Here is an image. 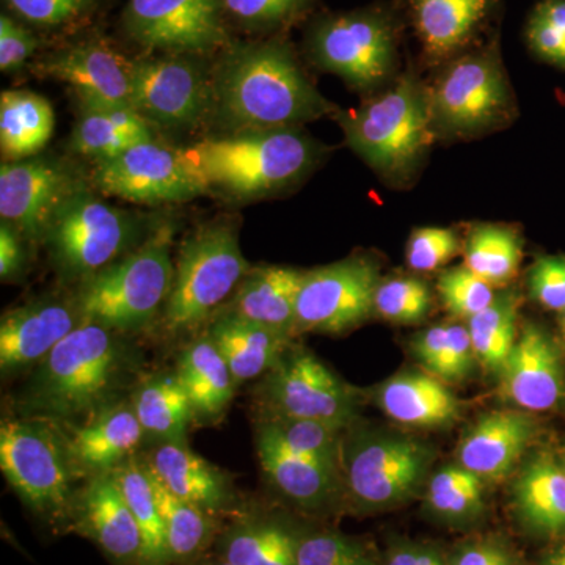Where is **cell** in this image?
<instances>
[{
  "mask_svg": "<svg viewBox=\"0 0 565 565\" xmlns=\"http://www.w3.org/2000/svg\"><path fill=\"white\" fill-rule=\"evenodd\" d=\"M221 0H129L125 20L134 39L170 52H204L225 41Z\"/></svg>",
  "mask_w": 565,
  "mask_h": 565,
  "instance_id": "16",
  "label": "cell"
},
{
  "mask_svg": "<svg viewBox=\"0 0 565 565\" xmlns=\"http://www.w3.org/2000/svg\"><path fill=\"white\" fill-rule=\"evenodd\" d=\"M303 522L244 505L223 522L212 552L234 565H297Z\"/></svg>",
  "mask_w": 565,
  "mask_h": 565,
  "instance_id": "24",
  "label": "cell"
},
{
  "mask_svg": "<svg viewBox=\"0 0 565 565\" xmlns=\"http://www.w3.org/2000/svg\"><path fill=\"white\" fill-rule=\"evenodd\" d=\"M303 270L266 266L248 270L234 292L230 313L296 337V308Z\"/></svg>",
  "mask_w": 565,
  "mask_h": 565,
  "instance_id": "29",
  "label": "cell"
},
{
  "mask_svg": "<svg viewBox=\"0 0 565 565\" xmlns=\"http://www.w3.org/2000/svg\"><path fill=\"white\" fill-rule=\"evenodd\" d=\"M218 111L243 131L289 128L332 110L282 44H248L223 62L214 87Z\"/></svg>",
  "mask_w": 565,
  "mask_h": 565,
  "instance_id": "2",
  "label": "cell"
},
{
  "mask_svg": "<svg viewBox=\"0 0 565 565\" xmlns=\"http://www.w3.org/2000/svg\"><path fill=\"white\" fill-rule=\"evenodd\" d=\"M411 351L427 374L446 385L463 384L479 366L467 323L429 327L412 338Z\"/></svg>",
  "mask_w": 565,
  "mask_h": 565,
  "instance_id": "38",
  "label": "cell"
},
{
  "mask_svg": "<svg viewBox=\"0 0 565 565\" xmlns=\"http://www.w3.org/2000/svg\"><path fill=\"white\" fill-rule=\"evenodd\" d=\"M62 427L74 467L84 481L92 476L110 473L131 459L145 438L131 399L126 397L79 426Z\"/></svg>",
  "mask_w": 565,
  "mask_h": 565,
  "instance_id": "27",
  "label": "cell"
},
{
  "mask_svg": "<svg viewBox=\"0 0 565 565\" xmlns=\"http://www.w3.org/2000/svg\"><path fill=\"white\" fill-rule=\"evenodd\" d=\"M189 565H234V564L228 563V561H226V559H223V557L218 556L217 553L211 552V553H207V555L200 557V559L193 561V563H191Z\"/></svg>",
  "mask_w": 565,
  "mask_h": 565,
  "instance_id": "56",
  "label": "cell"
},
{
  "mask_svg": "<svg viewBox=\"0 0 565 565\" xmlns=\"http://www.w3.org/2000/svg\"><path fill=\"white\" fill-rule=\"evenodd\" d=\"M384 565H449L444 550L429 542L396 541L386 550Z\"/></svg>",
  "mask_w": 565,
  "mask_h": 565,
  "instance_id": "53",
  "label": "cell"
},
{
  "mask_svg": "<svg viewBox=\"0 0 565 565\" xmlns=\"http://www.w3.org/2000/svg\"><path fill=\"white\" fill-rule=\"evenodd\" d=\"M318 65L359 88L390 76L394 62L392 31L374 14H340L321 22L311 39Z\"/></svg>",
  "mask_w": 565,
  "mask_h": 565,
  "instance_id": "14",
  "label": "cell"
},
{
  "mask_svg": "<svg viewBox=\"0 0 565 565\" xmlns=\"http://www.w3.org/2000/svg\"><path fill=\"white\" fill-rule=\"evenodd\" d=\"M248 270L250 266L241 252L232 223L203 226L181 247L172 291L162 310L163 332L181 334L195 330L236 291Z\"/></svg>",
  "mask_w": 565,
  "mask_h": 565,
  "instance_id": "8",
  "label": "cell"
},
{
  "mask_svg": "<svg viewBox=\"0 0 565 565\" xmlns=\"http://www.w3.org/2000/svg\"><path fill=\"white\" fill-rule=\"evenodd\" d=\"M262 416L311 419L351 427L359 423V390L323 364L313 352L291 344L263 375L258 386Z\"/></svg>",
  "mask_w": 565,
  "mask_h": 565,
  "instance_id": "9",
  "label": "cell"
},
{
  "mask_svg": "<svg viewBox=\"0 0 565 565\" xmlns=\"http://www.w3.org/2000/svg\"><path fill=\"white\" fill-rule=\"evenodd\" d=\"M527 41L542 61L565 70V0L539 3L527 24Z\"/></svg>",
  "mask_w": 565,
  "mask_h": 565,
  "instance_id": "46",
  "label": "cell"
},
{
  "mask_svg": "<svg viewBox=\"0 0 565 565\" xmlns=\"http://www.w3.org/2000/svg\"><path fill=\"white\" fill-rule=\"evenodd\" d=\"M207 188L243 196L264 195L291 184L315 161V148L291 128L243 131L204 140L184 151Z\"/></svg>",
  "mask_w": 565,
  "mask_h": 565,
  "instance_id": "7",
  "label": "cell"
},
{
  "mask_svg": "<svg viewBox=\"0 0 565 565\" xmlns=\"http://www.w3.org/2000/svg\"><path fill=\"white\" fill-rule=\"evenodd\" d=\"M93 181L104 193L148 204L188 202L207 189L184 151L152 140L98 161Z\"/></svg>",
  "mask_w": 565,
  "mask_h": 565,
  "instance_id": "13",
  "label": "cell"
},
{
  "mask_svg": "<svg viewBox=\"0 0 565 565\" xmlns=\"http://www.w3.org/2000/svg\"><path fill=\"white\" fill-rule=\"evenodd\" d=\"M433 308L429 286L419 278H382L374 296V315L393 323L423 322Z\"/></svg>",
  "mask_w": 565,
  "mask_h": 565,
  "instance_id": "44",
  "label": "cell"
},
{
  "mask_svg": "<svg viewBox=\"0 0 565 565\" xmlns=\"http://www.w3.org/2000/svg\"><path fill=\"white\" fill-rule=\"evenodd\" d=\"M0 468L33 515L65 533L81 476L65 429L39 416H6L0 424Z\"/></svg>",
  "mask_w": 565,
  "mask_h": 565,
  "instance_id": "5",
  "label": "cell"
},
{
  "mask_svg": "<svg viewBox=\"0 0 565 565\" xmlns=\"http://www.w3.org/2000/svg\"><path fill=\"white\" fill-rule=\"evenodd\" d=\"M82 322L74 302L39 300L7 311L0 322L3 377L39 366Z\"/></svg>",
  "mask_w": 565,
  "mask_h": 565,
  "instance_id": "23",
  "label": "cell"
},
{
  "mask_svg": "<svg viewBox=\"0 0 565 565\" xmlns=\"http://www.w3.org/2000/svg\"><path fill=\"white\" fill-rule=\"evenodd\" d=\"M39 41L7 14L0 17V70L2 73L20 70L35 52Z\"/></svg>",
  "mask_w": 565,
  "mask_h": 565,
  "instance_id": "52",
  "label": "cell"
},
{
  "mask_svg": "<svg viewBox=\"0 0 565 565\" xmlns=\"http://www.w3.org/2000/svg\"><path fill=\"white\" fill-rule=\"evenodd\" d=\"M375 404L393 422L416 429H449L462 416V401L426 371H405L375 388Z\"/></svg>",
  "mask_w": 565,
  "mask_h": 565,
  "instance_id": "28",
  "label": "cell"
},
{
  "mask_svg": "<svg viewBox=\"0 0 565 565\" xmlns=\"http://www.w3.org/2000/svg\"><path fill=\"white\" fill-rule=\"evenodd\" d=\"M535 565H565V541L553 544Z\"/></svg>",
  "mask_w": 565,
  "mask_h": 565,
  "instance_id": "55",
  "label": "cell"
},
{
  "mask_svg": "<svg viewBox=\"0 0 565 565\" xmlns=\"http://www.w3.org/2000/svg\"><path fill=\"white\" fill-rule=\"evenodd\" d=\"M520 305L522 294L515 288L503 289L486 310L467 321L479 366L497 377L503 371L519 337Z\"/></svg>",
  "mask_w": 565,
  "mask_h": 565,
  "instance_id": "39",
  "label": "cell"
},
{
  "mask_svg": "<svg viewBox=\"0 0 565 565\" xmlns=\"http://www.w3.org/2000/svg\"><path fill=\"white\" fill-rule=\"evenodd\" d=\"M79 191L61 163L47 159L3 162L0 169V215L29 241L46 237L62 204Z\"/></svg>",
  "mask_w": 565,
  "mask_h": 565,
  "instance_id": "17",
  "label": "cell"
},
{
  "mask_svg": "<svg viewBox=\"0 0 565 565\" xmlns=\"http://www.w3.org/2000/svg\"><path fill=\"white\" fill-rule=\"evenodd\" d=\"M143 462L167 490L218 519H230L245 505L230 476L195 455L188 444H159Z\"/></svg>",
  "mask_w": 565,
  "mask_h": 565,
  "instance_id": "25",
  "label": "cell"
},
{
  "mask_svg": "<svg viewBox=\"0 0 565 565\" xmlns=\"http://www.w3.org/2000/svg\"><path fill=\"white\" fill-rule=\"evenodd\" d=\"M557 323H559V338L565 345V308L561 313H557Z\"/></svg>",
  "mask_w": 565,
  "mask_h": 565,
  "instance_id": "57",
  "label": "cell"
},
{
  "mask_svg": "<svg viewBox=\"0 0 565 565\" xmlns=\"http://www.w3.org/2000/svg\"><path fill=\"white\" fill-rule=\"evenodd\" d=\"M429 90L437 136H478L511 120V88L493 52L451 63Z\"/></svg>",
  "mask_w": 565,
  "mask_h": 565,
  "instance_id": "10",
  "label": "cell"
},
{
  "mask_svg": "<svg viewBox=\"0 0 565 565\" xmlns=\"http://www.w3.org/2000/svg\"><path fill=\"white\" fill-rule=\"evenodd\" d=\"M493 289L490 282L471 273L467 266L446 270L437 282L438 296L445 310L452 318L463 319V321L481 313L493 302L497 296Z\"/></svg>",
  "mask_w": 565,
  "mask_h": 565,
  "instance_id": "45",
  "label": "cell"
},
{
  "mask_svg": "<svg viewBox=\"0 0 565 565\" xmlns=\"http://www.w3.org/2000/svg\"><path fill=\"white\" fill-rule=\"evenodd\" d=\"M542 433L537 416L520 408L482 414L460 438L457 463L486 482L514 476Z\"/></svg>",
  "mask_w": 565,
  "mask_h": 565,
  "instance_id": "19",
  "label": "cell"
},
{
  "mask_svg": "<svg viewBox=\"0 0 565 565\" xmlns=\"http://www.w3.org/2000/svg\"><path fill=\"white\" fill-rule=\"evenodd\" d=\"M44 241L63 273L85 280L125 250L131 241V221L79 189L62 204Z\"/></svg>",
  "mask_w": 565,
  "mask_h": 565,
  "instance_id": "12",
  "label": "cell"
},
{
  "mask_svg": "<svg viewBox=\"0 0 565 565\" xmlns=\"http://www.w3.org/2000/svg\"><path fill=\"white\" fill-rule=\"evenodd\" d=\"M54 131V111L43 96L3 92L0 96V147L10 161H21L46 147Z\"/></svg>",
  "mask_w": 565,
  "mask_h": 565,
  "instance_id": "37",
  "label": "cell"
},
{
  "mask_svg": "<svg viewBox=\"0 0 565 565\" xmlns=\"http://www.w3.org/2000/svg\"><path fill=\"white\" fill-rule=\"evenodd\" d=\"M381 267L371 258L352 256L305 273L297 297L294 332L344 333L374 315Z\"/></svg>",
  "mask_w": 565,
  "mask_h": 565,
  "instance_id": "11",
  "label": "cell"
},
{
  "mask_svg": "<svg viewBox=\"0 0 565 565\" xmlns=\"http://www.w3.org/2000/svg\"><path fill=\"white\" fill-rule=\"evenodd\" d=\"M256 451L269 484L297 511L307 515L343 512L340 468L294 455L259 429H256Z\"/></svg>",
  "mask_w": 565,
  "mask_h": 565,
  "instance_id": "22",
  "label": "cell"
},
{
  "mask_svg": "<svg viewBox=\"0 0 565 565\" xmlns=\"http://www.w3.org/2000/svg\"><path fill=\"white\" fill-rule=\"evenodd\" d=\"M256 429L263 430L285 446L294 455L319 460L341 470V448L344 427L333 426L311 419L281 418V416H259Z\"/></svg>",
  "mask_w": 565,
  "mask_h": 565,
  "instance_id": "42",
  "label": "cell"
},
{
  "mask_svg": "<svg viewBox=\"0 0 565 565\" xmlns=\"http://www.w3.org/2000/svg\"><path fill=\"white\" fill-rule=\"evenodd\" d=\"M210 88L202 73L184 61L134 62L132 107L147 120L184 128L203 117Z\"/></svg>",
  "mask_w": 565,
  "mask_h": 565,
  "instance_id": "20",
  "label": "cell"
},
{
  "mask_svg": "<svg viewBox=\"0 0 565 565\" xmlns=\"http://www.w3.org/2000/svg\"><path fill=\"white\" fill-rule=\"evenodd\" d=\"M437 452L412 435L352 424L341 448L343 512L371 515L411 503L423 492Z\"/></svg>",
  "mask_w": 565,
  "mask_h": 565,
  "instance_id": "3",
  "label": "cell"
},
{
  "mask_svg": "<svg viewBox=\"0 0 565 565\" xmlns=\"http://www.w3.org/2000/svg\"><path fill=\"white\" fill-rule=\"evenodd\" d=\"M150 140V125L134 107L81 103L71 148L77 154L95 158L98 162Z\"/></svg>",
  "mask_w": 565,
  "mask_h": 565,
  "instance_id": "33",
  "label": "cell"
},
{
  "mask_svg": "<svg viewBox=\"0 0 565 565\" xmlns=\"http://www.w3.org/2000/svg\"><path fill=\"white\" fill-rule=\"evenodd\" d=\"M486 486L460 463L438 468L424 487V514L452 530L478 526L487 515Z\"/></svg>",
  "mask_w": 565,
  "mask_h": 565,
  "instance_id": "34",
  "label": "cell"
},
{
  "mask_svg": "<svg viewBox=\"0 0 565 565\" xmlns=\"http://www.w3.org/2000/svg\"><path fill=\"white\" fill-rule=\"evenodd\" d=\"M24 264L20 233L11 228L9 223L2 222L0 226V277L3 281L17 277Z\"/></svg>",
  "mask_w": 565,
  "mask_h": 565,
  "instance_id": "54",
  "label": "cell"
},
{
  "mask_svg": "<svg viewBox=\"0 0 565 565\" xmlns=\"http://www.w3.org/2000/svg\"><path fill=\"white\" fill-rule=\"evenodd\" d=\"M120 332L82 321L33 367L18 403L20 415L79 426L103 408L125 399L136 386L139 353Z\"/></svg>",
  "mask_w": 565,
  "mask_h": 565,
  "instance_id": "1",
  "label": "cell"
},
{
  "mask_svg": "<svg viewBox=\"0 0 565 565\" xmlns=\"http://www.w3.org/2000/svg\"><path fill=\"white\" fill-rule=\"evenodd\" d=\"M500 392L530 414H565V345L542 323H520L514 349L498 375Z\"/></svg>",
  "mask_w": 565,
  "mask_h": 565,
  "instance_id": "15",
  "label": "cell"
},
{
  "mask_svg": "<svg viewBox=\"0 0 565 565\" xmlns=\"http://www.w3.org/2000/svg\"><path fill=\"white\" fill-rule=\"evenodd\" d=\"M490 0H412L416 32L433 58H445L468 43Z\"/></svg>",
  "mask_w": 565,
  "mask_h": 565,
  "instance_id": "36",
  "label": "cell"
},
{
  "mask_svg": "<svg viewBox=\"0 0 565 565\" xmlns=\"http://www.w3.org/2000/svg\"><path fill=\"white\" fill-rule=\"evenodd\" d=\"M129 399L145 437L158 445L185 444L195 415L177 371L143 375Z\"/></svg>",
  "mask_w": 565,
  "mask_h": 565,
  "instance_id": "32",
  "label": "cell"
},
{
  "mask_svg": "<svg viewBox=\"0 0 565 565\" xmlns=\"http://www.w3.org/2000/svg\"><path fill=\"white\" fill-rule=\"evenodd\" d=\"M527 292L535 303L561 313L565 308V255L535 259L526 278Z\"/></svg>",
  "mask_w": 565,
  "mask_h": 565,
  "instance_id": "49",
  "label": "cell"
},
{
  "mask_svg": "<svg viewBox=\"0 0 565 565\" xmlns=\"http://www.w3.org/2000/svg\"><path fill=\"white\" fill-rule=\"evenodd\" d=\"M511 514L523 534L535 541H565V468L555 449L534 448L515 471Z\"/></svg>",
  "mask_w": 565,
  "mask_h": 565,
  "instance_id": "21",
  "label": "cell"
},
{
  "mask_svg": "<svg viewBox=\"0 0 565 565\" xmlns=\"http://www.w3.org/2000/svg\"><path fill=\"white\" fill-rule=\"evenodd\" d=\"M460 252V241L451 228H419L407 244L408 267L415 273H434Z\"/></svg>",
  "mask_w": 565,
  "mask_h": 565,
  "instance_id": "47",
  "label": "cell"
},
{
  "mask_svg": "<svg viewBox=\"0 0 565 565\" xmlns=\"http://www.w3.org/2000/svg\"><path fill=\"white\" fill-rule=\"evenodd\" d=\"M559 456H561V460H563L564 468H565V445H564V448L561 449Z\"/></svg>",
  "mask_w": 565,
  "mask_h": 565,
  "instance_id": "58",
  "label": "cell"
},
{
  "mask_svg": "<svg viewBox=\"0 0 565 565\" xmlns=\"http://www.w3.org/2000/svg\"><path fill=\"white\" fill-rule=\"evenodd\" d=\"M150 476L161 511L170 565H189L211 553L225 520L181 500Z\"/></svg>",
  "mask_w": 565,
  "mask_h": 565,
  "instance_id": "35",
  "label": "cell"
},
{
  "mask_svg": "<svg viewBox=\"0 0 565 565\" xmlns=\"http://www.w3.org/2000/svg\"><path fill=\"white\" fill-rule=\"evenodd\" d=\"M222 9L252 28H270L294 17L307 0H221Z\"/></svg>",
  "mask_w": 565,
  "mask_h": 565,
  "instance_id": "50",
  "label": "cell"
},
{
  "mask_svg": "<svg viewBox=\"0 0 565 565\" xmlns=\"http://www.w3.org/2000/svg\"><path fill=\"white\" fill-rule=\"evenodd\" d=\"M141 535V565H170L166 531L150 471L136 456L111 471Z\"/></svg>",
  "mask_w": 565,
  "mask_h": 565,
  "instance_id": "40",
  "label": "cell"
},
{
  "mask_svg": "<svg viewBox=\"0 0 565 565\" xmlns=\"http://www.w3.org/2000/svg\"><path fill=\"white\" fill-rule=\"evenodd\" d=\"M132 68L134 62L107 44L90 41L52 55L40 73L66 82L81 103L132 107Z\"/></svg>",
  "mask_w": 565,
  "mask_h": 565,
  "instance_id": "26",
  "label": "cell"
},
{
  "mask_svg": "<svg viewBox=\"0 0 565 565\" xmlns=\"http://www.w3.org/2000/svg\"><path fill=\"white\" fill-rule=\"evenodd\" d=\"M170 241L172 228L163 226L139 250L82 280L73 300L82 321L120 333L147 327L172 291Z\"/></svg>",
  "mask_w": 565,
  "mask_h": 565,
  "instance_id": "6",
  "label": "cell"
},
{
  "mask_svg": "<svg viewBox=\"0 0 565 565\" xmlns=\"http://www.w3.org/2000/svg\"><path fill=\"white\" fill-rule=\"evenodd\" d=\"M174 371L191 399L195 422H221L232 404L237 384L222 353L206 333L185 345Z\"/></svg>",
  "mask_w": 565,
  "mask_h": 565,
  "instance_id": "31",
  "label": "cell"
},
{
  "mask_svg": "<svg viewBox=\"0 0 565 565\" xmlns=\"http://www.w3.org/2000/svg\"><path fill=\"white\" fill-rule=\"evenodd\" d=\"M448 557L449 565H527L516 546L497 533L470 535Z\"/></svg>",
  "mask_w": 565,
  "mask_h": 565,
  "instance_id": "48",
  "label": "cell"
},
{
  "mask_svg": "<svg viewBox=\"0 0 565 565\" xmlns=\"http://www.w3.org/2000/svg\"><path fill=\"white\" fill-rule=\"evenodd\" d=\"M297 565H384V559L363 539L305 523Z\"/></svg>",
  "mask_w": 565,
  "mask_h": 565,
  "instance_id": "43",
  "label": "cell"
},
{
  "mask_svg": "<svg viewBox=\"0 0 565 565\" xmlns=\"http://www.w3.org/2000/svg\"><path fill=\"white\" fill-rule=\"evenodd\" d=\"M338 120L349 147L394 184L411 180L437 136L430 90L411 73Z\"/></svg>",
  "mask_w": 565,
  "mask_h": 565,
  "instance_id": "4",
  "label": "cell"
},
{
  "mask_svg": "<svg viewBox=\"0 0 565 565\" xmlns=\"http://www.w3.org/2000/svg\"><path fill=\"white\" fill-rule=\"evenodd\" d=\"M7 3L22 20L41 28H55L84 13L90 0H7Z\"/></svg>",
  "mask_w": 565,
  "mask_h": 565,
  "instance_id": "51",
  "label": "cell"
},
{
  "mask_svg": "<svg viewBox=\"0 0 565 565\" xmlns=\"http://www.w3.org/2000/svg\"><path fill=\"white\" fill-rule=\"evenodd\" d=\"M523 244L522 234L511 226H475L465 243V266L493 288H501L519 273Z\"/></svg>",
  "mask_w": 565,
  "mask_h": 565,
  "instance_id": "41",
  "label": "cell"
},
{
  "mask_svg": "<svg viewBox=\"0 0 565 565\" xmlns=\"http://www.w3.org/2000/svg\"><path fill=\"white\" fill-rule=\"evenodd\" d=\"M222 353L236 384L262 377L292 344V334L267 329L239 316L223 313L206 330Z\"/></svg>",
  "mask_w": 565,
  "mask_h": 565,
  "instance_id": "30",
  "label": "cell"
},
{
  "mask_svg": "<svg viewBox=\"0 0 565 565\" xmlns=\"http://www.w3.org/2000/svg\"><path fill=\"white\" fill-rule=\"evenodd\" d=\"M65 533L88 539L111 565H141L140 530L111 471L84 481Z\"/></svg>",
  "mask_w": 565,
  "mask_h": 565,
  "instance_id": "18",
  "label": "cell"
}]
</instances>
